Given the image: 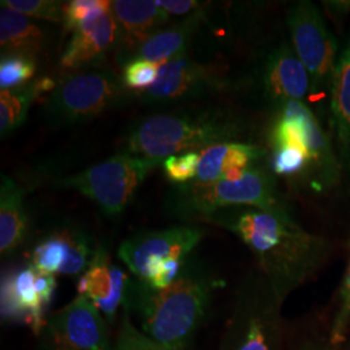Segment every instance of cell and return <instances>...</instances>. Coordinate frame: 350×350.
I'll list each match as a JSON object with an SVG mask.
<instances>
[{"mask_svg": "<svg viewBox=\"0 0 350 350\" xmlns=\"http://www.w3.org/2000/svg\"><path fill=\"white\" fill-rule=\"evenodd\" d=\"M202 16L200 11L185 17L178 24L163 27L124 55L122 62L126 64L130 60L142 59L161 66L175 56L187 52L189 40L199 29Z\"/></svg>", "mask_w": 350, "mask_h": 350, "instance_id": "cell-21", "label": "cell"}, {"mask_svg": "<svg viewBox=\"0 0 350 350\" xmlns=\"http://www.w3.org/2000/svg\"><path fill=\"white\" fill-rule=\"evenodd\" d=\"M271 167L276 175L310 176V187L313 186L312 159L301 144H282L273 147Z\"/></svg>", "mask_w": 350, "mask_h": 350, "instance_id": "cell-25", "label": "cell"}, {"mask_svg": "<svg viewBox=\"0 0 350 350\" xmlns=\"http://www.w3.org/2000/svg\"><path fill=\"white\" fill-rule=\"evenodd\" d=\"M156 4L167 14L191 16L202 11L204 4L196 0H157Z\"/></svg>", "mask_w": 350, "mask_h": 350, "instance_id": "cell-33", "label": "cell"}, {"mask_svg": "<svg viewBox=\"0 0 350 350\" xmlns=\"http://www.w3.org/2000/svg\"><path fill=\"white\" fill-rule=\"evenodd\" d=\"M111 13L126 42L122 56L160 31L170 20V14L150 0H116Z\"/></svg>", "mask_w": 350, "mask_h": 350, "instance_id": "cell-20", "label": "cell"}, {"mask_svg": "<svg viewBox=\"0 0 350 350\" xmlns=\"http://www.w3.org/2000/svg\"><path fill=\"white\" fill-rule=\"evenodd\" d=\"M348 350H350V349H348Z\"/></svg>", "mask_w": 350, "mask_h": 350, "instance_id": "cell-37", "label": "cell"}, {"mask_svg": "<svg viewBox=\"0 0 350 350\" xmlns=\"http://www.w3.org/2000/svg\"><path fill=\"white\" fill-rule=\"evenodd\" d=\"M244 124L219 109H192L152 114L133 126L125 152L163 163L169 156L235 142Z\"/></svg>", "mask_w": 350, "mask_h": 350, "instance_id": "cell-3", "label": "cell"}, {"mask_svg": "<svg viewBox=\"0 0 350 350\" xmlns=\"http://www.w3.org/2000/svg\"><path fill=\"white\" fill-rule=\"evenodd\" d=\"M222 88V79L211 68L196 63L183 52L161 65L154 85L135 96L150 105H167L193 100Z\"/></svg>", "mask_w": 350, "mask_h": 350, "instance_id": "cell-13", "label": "cell"}, {"mask_svg": "<svg viewBox=\"0 0 350 350\" xmlns=\"http://www.w3.org/2000/svg\"><path fill=\"white\" fill-rule=\"evenodd\" d=\"M292 46L310 75L312 92L331 88L338 62V42L325 25V18L312 1H297L287 13Z\"/></svg>", "mask_w": 350, "mask_h": 350, "instance_id": "cell-9", "label": "cell"}, {"mask_svg": "<svg viewBox=\"0 0 350 350\" xmlns=\"http://www.w3.org/2000/svg\"><path fill=\"white\" fill-rule=\"evenodd\" d=\"M114 350H167L140 331L127 310H124L120 331L113 344Z\"/></svg>", "mask_w": 350, "mask_h": 350, "instance_id": "cell-30", "label": "cell"}, {"mask_svg": "<svg viewBox=\"0 0 350 350\" xmlns=\"http://www.w3.org/2000/svg\"><path fill=\"white\" fill-rule=\"evenodd\" d=\"M205 222L243 241L282 304L315 275L332 248L328 239L306 231L289 213L234 206L214 213Z\"/></svg>", "mask_w": 350, "mask_h": 350, "instance_id": "cell-1", "label": "cell"}, {"mask_svg": "<svg viewBox=\"0 0 350 350\" xmlns=\"http://www.w3.org/2000/svg\"><path fill=\"white\" fill-rule=\"evenodd\" d=\"M44 30L23 13L8 7L0 8V49L1 55H24L36 59L44 49Z\"/></svg>", "mask_w": 350, "mask_h": 350, "instance_id": "cell-23", "label": "cell"}, {"mask_svg": "<svg viewBox=\"0 0 350 350\" xmlns=\"http://www.w3.org/2000/svg\"><path fill=\"white\" fill-rule=\"evenodd\" d=\"M56 287V276L30 263L7 273L1 279V319L29 325L36 335H40L47 323L44 315Z\"/></svg>", "mask_w": 350, "mask_h": 350, "instance_id": "cell-11", "label": "cell"}, {"mask_svg": "<svg viewBox=\"0 0 350 350\" xmlns=\"http://www.w3.org/2000/svg\"><path fill=\"white\" fill-rule=\"evenodd\" d=\"M202 238L204 230L192 225L142 231L122 241L118 258L137 280L146 282L166 261L189 258Z\"/></svg>", "mask_w": 350, "mask_h": 350, "instance_id": "cell-10", "label": "cell"}, {"mask_svg": "<svg viewBox=\"0 0 350 350\" xmlns=\"http://www.w3.org/2000/svg\"><path fill=\"white\" fill-rule=\"evenodd\" d=\"M125 85L111 69L88 66L65 75L43 104L49 125L85 124L117 105L125 96Z\"/></svg>", "mask_w": 350, "mask_h": 350, "instance_id": "cell-6", "label": "cell"}, {"mask_svg": "<svg viewBox=\"0 0 350 350\" xmlns=\"http://www.w3.org/2000/svg\"><path fill=\"white\" fill-rule=\"evenodd\" d=\"M224 280L212 267L189 257L182 273L163 289H150L133 279L124 310L134 313L143 334L167 350H186Z\"/></svg>", "mask_w": 350, "mask_h": 350, "instance_id": "cell-2", "label": "cell"}, {"mask_svg": "<svg viewBox=\"0 0 350 350\" xmlns=\"http://www.w3.org/2000/svg\"><path fill=\"white\" fill-rule=\"evenodd\" d=\"M159 165L124 152L79 174L57 180L56 187L78 191L94 201L105 215L116 217L125 211L142 183Z\"/></svg>", "mask_w": 350, "mask_h": 350, "instance_id": "cell-7", "label": "cell"}, {"mask_svg": "<svg viewBox=\"0 0 350 350\" xmlns=\"http://www.w3.org/2000/svg\"><path fill=\"white\" fill-rule=\"evenodd\" d=\"M331 4H335L334 7L336 8H345V10H350V1H334Z\"/></svg>", "mask_w": 350, "mask_h": 350, "instance_id": "cell-36", "label": "cell"}, {"mask_svg": "<svg viewBox=\"0 0 350 350\" xmlns=\"http://www.w3.org/2000/svg\"><path fill=\"white\" fill-rule=\"evenodd\" d=\"M200 163V152L189 150L166 157L163 169L166 176L175 186L187 185L196 179Z\"/></svg>", "mask_w": 350, "mask_h": 350, "instance_id": "cell-29", "label": "cell"}, {"mask_svg": "<svg viewBox=\"0 0 350 350\" xmlns=\"http://www.w3.org/2000/svg\"><path fill=\"white\" fill-rule=\"evenodd\" d=\"M266 150L250 143L228 142L200 150V163L193 182L213 183L221 179L237 180L263 159Z\"/></svg>", "mask_w": 350, "mask_h": 350, "instance_id": "cell-19", "label": "cell"}, {"mask_svg": "<svg viewBox=\"0 0 350 350\" xmlns=\"http://www.w3.org/2000/svg\"><path fill=\"white\" fill-rule=\"evenodd\" d=\"M234 206L288 213L279 199L273 170L260 165L252 166L237 180L221 179L213 183L191 182L174 186L165 199L166 212L186 222H205L214 213Z\"/></svg>", "mask_w": 350, "mask_h": 350, "instance_id": "cell-4", "label": "cell"}, {"mask_svg": "<svg viewBox=\"0 0 350 350\" xmlns=\"http://www.w3.org/2000/svg\"><path fill=\"white\" fill-rule=\"evenodd\" d=\"M98 247L79 226H59L38 241L30 265L52 275L79 278L88 270Z\"/></svg>", "mask_w": 350, "mask_h": 350, "instance_id": "cell-14", "label": "cell"}, {"mask_svg": "<svg viewBox=\"0 0 350 350\" xmlns=\"http://www.w3.org/2000/svg\"><path fill=\"white\" fill-rule=\"evenodd\" d=\"M29 232V218L24 192L10 176L1 174L0 182V253L10 256L18 250Z\"/></svg>", "mask_w": 350, "mask_h": 350, "instance_id": "cell-22", "label": "cell"}, {"mask_svg": "<svg viewBox=\"0 0 350 350\" xmlns=\"http://www.w3.org/2000/svg\"><path fill=\"white\" fill-rule=\"evenodd\" d=\"M350 336V256L345 274L338 289V306L328 328V344L342 345Z\"/></svg>", "mask_w": 350, "mask_h": 350, "instance_id": "cell-27", "label": "cell"}, {"mask_svg": "<svg viewBox=\"0 0 350 350\" xmlns=\"http://www.w3.org/2000/svg\"><path fill=\"white\" fill-rule=\"evenodd\" d=\"M37 73V60L24 55H1L0 91L25 86Z\"/></svg>", "mask_w": 350, "mask_h": 350, "instance_id": "cell-26", "label": "cell"}, {"mask_svg": "<svg viewBox=\"0 0 350 350\" xmlns=\"http://www.w3.org/2000/svg\"><path fill=\"white\" fill-rule=\"evenodd\" d=\"M262 86L276 108L289 101H304L312 92V79L293 47L288 43L273 51L263 66Z\"/></svg>", "mask_w": 350, "mask_h": 350, "instance_id": "cell-17", "label": "cell"}, {"mask_svg": "<svg viewBox=\"0 0 350 350\" xmlns=\"http://www.w3.org/2000/svg\"><path fill=\"white\" fill-rule=\"evenodd\" d=\"M270 142L273 147L293 143L305 147L313 163L312 188L317 192L335 187L342 179L334 144L304 101H289L276 108Z\"/></svg>", "mask_w": 350, "mask_h": 350, "instance_id": "cell-8", "label": "cell"}, {"mask_svg": "<svg viewBox=\"0 0 350 350\" xmlns=\"http://www.w3.org/2000/svg\"><path fill=\"white\" fill-rule=\"evenodd\" d=\"M133 279L111 261L104 247L99 245L88 270L78 278L77 292L91 301L108 323L117 318L118 309L125 308Z\"/></svg>", "mask_w": 350, "mask_h": 350, "instance_id": "cell-15", "label": "cell"}, {"mask_svg": "<svg viewBox=\"0 0 350 350\" xmlns=\"http://www.w3.org/2000/svg\"><path fill=\"white\" fill-rule=\"evenodd\" d=\"M120 37L121 30L112 13L91 14L73 31L60 57L62 69L72 73L92 66L120 42Z\"/></svg>", "mask_w": 350, "mask_h": 350, "instance_id": "cell-16", "label": "cell"}, {"mask_svg": "<svg viewBox=\"0 0 350 350\" xmlns=\"http://www.w3.org/2000/svg\"><path fill=\"white\" fill-rule=\"evenodd\" d=\"M329 111L334 148L341 167V178L350 188V42L338 56L329 88Z\"/></svg>", "mask_w": 350, "mask_h": 350, "instance_id": "cell-18", "label": "cell"}, {"mask_svg": "<svg viewBox=\"0 0 350 350\" xmlns=\"http://www.w3.org/2000/svg\"><path fill=\"white\" fill-rule=\"evenodd\" d=\"M3 7H8L27 17L51 23H64L63 1L56 0H3Z\"/></svg>", "mask_w": 350, "mask_h": 350, "instance_id": "cell-28", "label": "cell"}, {"mask_svg": "<svg viewBox=\"0 0 350 350\" xmlns=\"http://www.w3.org/2000/svg\"><path fill=\"white\" fill-rule=\"evenodd\" d=\"M282 306L262 273H250L239 286L219 350H283Z\"/></svg>", "mask_w": 350, "mask_h": 350, "instance_id": "cell-5", "label": "cell"}, {"mask_svg": "<svg viewBox=\"0 0 350 350\" xmlns=\"http://www.w3.org/2000/svg\"><path fill=\"white\" fill-rule=\"evenodd\" d=\"M112 1L109 0H72L64 4V27L75 31L88 17L96 12H111Z\"/></svg>", "mask_w": 350, "mask_h": 350, "instance_id": "cell-32", "label": "cell"}, {"mask_svg": "<svg viewBox=\"0 0 350 350\" xmlns=\"http://www.w3.org/2000/svg\"><path fill=\"white\" fill-rule=\"evenodd\" d=\"M44 332L53 350H114L108 322L91 301L79 295L47 317Z\"/></svg>", "mask_w": 350, "mask_h": 350, "instance_id": "cell-12", "label": "cell"}, {"mask_svg": "<svg viewBox=\"0 0 350 350\" xmlns=\"http://www.w3.org/2000/svg\"><path fill=\"white\" fill-rule=\"evenodd\" d=\"M160 65L147 60L135 59L125 64L122 70V82L126 88L139 92H144L154 85L159 77Z\"/></svg>", "mask_w": 350, "mask_h": 350, "instance_id": "cell-31", "label": "cell"}, {"mask_svg": "<svg viewBox=\"0 0 350 350\" xmlns=\"http://www.w3.org/2000/svg\"><path fill=\"white\" fill-rule=\"evenodd\" d=\"M36 96L34 83L12 90L0 91V135H10L23 125L27 118V112Z\"/></svg>", "mask_w": 350, "mask_h": 350, "instance_id": "cell-24", "label": "cell"}, {"mask_svg": "<svg viewBox=\"0 0 350 350\" xmlns=\"http://www.w3.org/2000/svg\"><path fill=\"white\" fill-rule=\"evenodd\" d=\"M295 350H329L325 344L315 340H304Z\"/></svg>", "mask_w": 350, "mask_h": 350, "instance_id": "cell-35", "label": "cell"}, {"mask_svg": "<svg viewBox=\"0 0 350 350\" xmlns=\"http://www.w3.org/2000/svg\"><path fill=\"white\" fill-rule=\"evenodd\" d=\"M34 83V88H36V96L42 98L46 94L51 95L55 88L57 86V81H55L52 77H40L33 81Z\"/></svg>", "mask_w": 350, "mask_h": 350, "instance_id": "cell-34", "label": "cell"}]
</instances>
